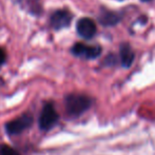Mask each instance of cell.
Wrapping results in <instances>:
<instances>
[{
  "mask_svg": "<svg viewBox=\"0 0 155 155\" xmlns=\"http://www.w3.org/2000/svg\"><path fill=\"white\" fill-rule=\"evenodd\" d=\"M91 106V99L82 94H70L65 97V109L72 116H78Z\"/></svg>",
  "mask_w": 155,
  "mask_h": 155,
  "instance_id": "obj_1",
  "label": "cell"
},
{
  "mask_svg": "<svg viewBox=\"0 0 155 155\" xmlns=\"http://www.w3.org/2000/svg\"><path fill=\"white\" fill-rule=\"evenodd\" d=\"M58 118H59V115L56 112L53 104L48 102L43 106L39 116V128L43 131L51 130L57 124Z\"/></svg>",
  "mask_w": 155,
  "mask_h": 155,
  "instance_id": "obj_2",
  "label": "cell"
},
{
  "mask_svg": "<svg viewBox=\"0 0 155 155\" xmlns=\"http://www.w3.org/2000/svg\"><path fill=\"white\" fill-rule=\"evenodd\" d=\"M33 120H34L33 115L30 114V113H25V114L17 117V118L8 121L5 124V131L8 135L20 134L32 126Z\"/></svg>",
  "mask_w": 155,
  "mask_h": 155,
  "instance_id": "obj_3",
  "label": "cell"
},
{
  "mask_svg": "<svg viewBox=\"0 0 155 155\" xmlns=\"http://www.w3.org/2000/svg\"><path fill=\"white\" fill-rule=\"evenodd\" d=\"M72 53L77 57L94 59L97 58L101 53V48L99 45H88L84 43H76L72 48Z\"/></svg>",
  "mask_w": 155,
  "mask_h": 155,
  "instance_id": "obj_4",
  "label": "cell"
},
{
  "mask_svg": "<svg viewBox=\"0 0 155 155\" xmlns=\"http://www.w3.org/2000/svg\"><path fill=\"white\" fill-rule=\"evenodd\" d=\"M72 20V14L67 10H58L51 16V25L54 30H61L69 27Z\"/></svg>",
  "mask_w": 155,
  "mask_h": 155,
  "instance_id": "obj_5",
  "label": "cell"
},
{
  "mask_svg": "<svg viewBox=\"0 0 155 155\" xmlns=\"http://www.w3.org/2000/svg\"><path fill=\"white\" fill-rule=\"evenodd\" d=\"M76 30L79 36H81L82 38L90 39L96 34V25L91 18L84 17L78 20Z\"/></svg>",
  "mask_w": 155,
  "mask_h": 155,
  "instance_id": "obj_6",
  "label": "cell"
},
{
  "mask_svg": "<svg viewBox=\"0 0 155 155\" xmlns=\"http://www.w3.org/2000/svg\"><path fill=\"white\" fill-rule=\"evenodd\" d=\"M120 60L124 68H129L134 60V52L128 43L120 45Z\"/></svg>",
  "mask_w": 155,
  "mask_h": 155,
  "instance_id": "obj_7",
  "label": "cell"
},
{
  "mask_svg": "<svg viewBox=\"0 0 155 155\" xmlns=\"http://www.w3.org/2000/svg\"><path fill=\"white\" fill-rule=\"evenodd\" d=\"M99 21L101 25H116V22L119 20V18L117 17V15H115L112 12H108V11H104V13L99 15Z\"/></svg>",
  "mask_w": 155,
  "mask_h": 155,
  "instance_id": "obj_8",
  "label": "cell"
},
{
  "mask_svg": "<svg viewBox=\"0 0 155 155\" xmlns=\"http://www.w3.org/2000/svg\"><path fill=\"white\" fill-rule=\"evenodd\" d=\"M0 154L1 155H19L18 152L8 145H2L0 147Z\"/></svg>",
  "mask_w": 155,
  "mask_h": 155,
  "instance_id": "obj_9",
  "label": "cell"
},
{
  "mask_svg": "<svg viewBox=\"0 0 155 155\" xmlns=\"http://www.w3.org/2000/svg\"><path fill=\"white\" fill-rule=\"evenodd\" d=\"M5 58H6L5 52H4L3 49H1V48H0V65L3 64L4 61H5Z\"/></svg>",
  "mask_w": 155,
  "mask_h": 155,
  "instance_id": "obj_10",
  "label": "cell"
},
{
  "mask_svg": "<svg viewBox=\"0 0 155 155\" xmlns=\"http://www.w3.org/2000/svg\"><path fill=\"white\" fill-rule=\"evenodd\" d=\"M141 1H150V0H141Z\"/></svg>",
  "mask_w": 155,
  "mask_h": 155,
  "instance_id": "obj_11",
  "label": "cell"
}]
</instances>
